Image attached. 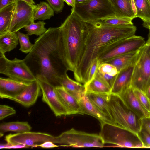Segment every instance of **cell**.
Instances as JSON below:
<instances>
[{"mask_svg":"<svg viewBox=\"0 0 150 150\" xmlns=\"http://www.w3.org/2000/svg\"><path fill=\"white\" fill-rule=\"evenodd\" d=\"M23 59L36 79L42 76L55 87L61 86L68 70L59 27L49 28L35 39L32 50Z\"/></svg>","mask_w":150,"mask_h":150,"instance_id":"1","label":"cell"},{"mask_svg":"<svg viewBox=\"0 0 150 150\" xmlns=\"http://www.w3.org/2000/svg\"><path fill=\"white\" fill-rule=\"evenodd\" d=\"M88 28L78 68L74 74L77 81L86 83L93 60L115 47L123 40L135 35L133 25H105L98 21L87 23Z\"/></svg>","mask_w":150,"mask_h":150,"instance_id":"2","label":"cell"},{"mask_svg":"<svg viewBox=\"0 0 150 150\" xmlns=\"http://www.w3.org/2000/svg\"><path fill=\"white\" fill-rule=\"evenodd\" d=\"M59 27L66 67L74 74L83 49L88 24L72 8L70 14Z\"/></svg>","mask_w":150,"mask_h":150,"instance_id":"3","label":"cell"},{"mask_svg":"<svg viewBox=\"0 0 150 150\" xmlns=\"http://www.w3.org/2000/svg\"><path fill=\"white\" fill-rule=\"evenodd\" d=\"M108 103L112 118L118 126L132 133L139 139L141 119L130 110L117 95L109 94Z\"/></svg>","mask_w":150,"mask_h":150,"instance_id":"4","label":"cell"},{"mask_svg":"<svg viewBox=\"0 0 150 150\" xmlns=\"http://www.w3.org/2000/svg\"><path fill=\"white\" fill-rule=\"evenodd\" d=\"M74 11L86 23L95 22L116 16L110 0H91L76 3Z\"/></svg>","mask_w":150,"mask_h":150,"instance_id":"5","label":"cell"},{"mask_svg":"<svg viewBox=\"0 0 150 150\" xmlns=\"http://www.w3.org/2000/svg\"><path fill=\"white\" fill-rule=\"evenodd\" d=\"M99 135L104 143L126 148H143V145L136 135L124 129L105 123L100 124Z\"/></svg>","mask_w":150,"mask_h":150,"instance_id":"6","label":"cell"},{"mask_svg":"<svg viewBox=\"0 0 150 150\" xmlns=\"http://www.w3.org/2000/svg\"><path fill=\"white\" fill-rule=\"evenodd\" d=\"M0 73L13 80L30 84L37 79L25 63L24 59L16 58L11 60L5 54L0 53Z\"/></svg>","mask_w":150,"mask_h":150,"instance_id":"7","label":"cell"},{"mask_svg":"<svg viewBox=\"0 0 150 150\" xmlns=\"http://www.w3.org/2000/svg\"><path fill=\"white\" fill-rule=\"evenodd\" d=\"M150 85V46L145 43L140 49L133 70L131 86L146 93Z\"/></svg>","mask_w":150,"mask_h":150,"instance_id":"8","label":"cell"},{"mask_svg":"<svg viewBox=\"0 0 150 150\" xmlns=\"http://www.w3.org/2000/svg\"><path fill=\"white\" fill-rule=\"evenodd\" d=\"M62 146L75 147H102L105 143L99 134L79 131L74 128L64 132L58 136Z\"/></svg>","mask_w":150,"mask_h":150,"instance_id":"9","label":"cell"},{"mask_svg":"<svg viewBox=\"0 0 150 150\" xmlns=\"http://www.w3.org/2000/svg\"><path fill=\"white\" fill-rule=\"evenodd\" d=\"M7 143L11 145L25 144L28 147H37L43 143L50 141L59 144L58 136H54L49 134L30 131L10 134L5 137Z\"/></svg>","mask_w":150,"mask_h":150,"instance_id":"10","label":"cell"},{"mask_svg":"<svg viewBox=\"0 0 150 150\" xmlns=\"http://www.w3.org/2000/svg\"><path fill=\"white\" fill-rule=\"evenodd\" d=\"M36 5H32L16 0V5L8 31L16 33L28 25L34 23Z\"/></svg>","mask_w":150,"mask_h":150,"instance_id":"11","label":"cell"},{"mask_svg":"<svg viewBox=\"0 0 150 150\" xmlns=\"http://www.w3.org/2000/svg\"><path fill=\"white\" fill-rule=\"evenodd\" d=\"M37 79L41 88L43 101L48 105L56 116L67 115L66 111L60 100L56 87L42 76H38Z\"/></svg>","mask_w":150,"mask_h":150,"instance_id":"12","label":"cell"},{"mask_svg":"<svg viewBox=\"0 0 150 150\" xmlns=\"http://www.w3.org/2000/svg\"><path fill=\"white\" fill-rule=\"evenodd\" d=\"M144 38L135 35L122 40L115 47L101 55L98 59L104 62L116 56L140 49L145 43Z\"/></svg>","mask_w":150,"mask_h":150,"instance_id":"13","label":"cell"},{"mask_svg":"<svg viewBox=\"0 0 150 150\" xmlns=\"http://www.w3.org/2000/svg\"><path fill=\"white\" fill-rule=\"evenodd\" d=\"M117 95L126 106L139 118L142 119L149 117L150 113L141 105L134 94L132 86L125 89Z\"/></svg>","mask_w":150,"mask_h":150,"instance_id":"14","label":"cell"},{"mask_svg":"<svg viewBox=\"0 0 150 150\" xmlns=\"http://www.w3.org/2000/svg\"><path fill=\"white\" fill-rule=\"evenodd\" d=\"M41 92L39 84L37 79L29 84L20 94L9 99L28 107L35 103Z\"/></svg>","mask_w":150,"mask_h":150,"instance_id":"15","label":"cell"},{"mask_svg":"<svg viewBox=\"0 0 150 150\" xmlns=\"http://www.w3.org/2000/svg\"><path fill=\"white\" fill-rule=\"evenodd\" d=\"M29 84L9 78H0V97L9 99L21 92Z\"/></svg>","mask_w":150,"mask_h":150,"instance_id":"16","label":"cell"},{"mask_svg":"<svg viewBox=\"0 0 150 150\" xmlns=\"http://www.w3.org/2000/svg\"><path fill=\"white\" fill-rule=\"evenodd\" d=\"M56 88L67 115L76 114L83 115L78 100L68 93L62 86H57Z\"/></svg>","mask_w":150,"mask_h":150,"instance_id":"17","label":"cell"},{"mask_svg":"<svg viewBox=\"0 0 150 150\" xmlns=\"http://www.w3.org/2000/svg\"><path fill=\"white\" fill-rule=\"evenodd\" d=\"M79 101L83 115L86 114L91 116L97 119L100 124L105 123L118 127L112 119L95 107L90 101L86 94Z\"/></svg>","mask_w":150,"mask_h":150,"instance_id":"18","label":"cell"},{"mask_svg":"<svg viewBox=\"0 0 150 150\" xmlns=\"http://www.w3.org/2000/svg\"><path fill=\"white\" fill-rule=\"evenodd\" d=\"M134 65L120 71L111 90V93L118 95L125 89L131 86V83Z\"/></svg>","mask_w":150,"mask_h":150,"instance_id":"19","label":"cell"},{"mask_svg":"<svg viewBox=\"0 0 150 150\" xmlns=\"http://www.w3.org/2000/svg\"><path fill=\"white\" fill-rule=\"evenodd\" d=\"M140 49L116 56L104 62L115 66L119 72L127 67L134 65L139 57Z\"/></svg>","mask_w":150,"mask_h":150,"instance_id":"20","label":"cell"},{"mask_svg":"<svg viewBox=\"0 0 150 150\" xmlns=\"http://www.w3.org/2000/svg\"><path fill=\"white\" fill-rule=\"evenodd\" d=\"M116 15V16L128 18H135V13L133 0H110Z\"/></svg>","mask_w":150,"mask_h":150,"instance_id":"21","label":"cell"},{"mask_svg":"<svg viewBox=\"0 0 150 150\" xmlns=\"http://www.w3.org/2000/svg\"><path fill=\"white\" fill-rule=\"evenodd\" d=\"M60 86L79 101L86 94L84 85L73 80L67 74L61 80Z\"/></svg>","mask_w":150,"mask_h":150,"instance_id":"22","label":"cell"},{"mask_svg":"<svg viewBox=\"0 0 150 150\" xmlns=\"http://www.w3.org/2000/svg\"><path fill=\"white\" fill-rule=\"evenodd\" d=\"M109 94H98L92 93H86V95L90 101L95 107L105 115L112 119L108 103Z\"/></svg>","mask_w":150,"mask_h":150,"instance_id":"23","label":"cell"},{"mask_svg":"<svg viewBox=\"0 0 150 150\" xmlns=\"http://www.w3.org/2000/svg\"><path fill=\"white\" fill-rule=\"evenodd\" d=\"M17 33L8 31L0 34V53L4 54L15 49L18 44Z\"/></svg>","mask_w":150,"mask_h":150,"instance_id":"24","label":"cell"},{"mask_svg":"<svg viewBox=\"0 0 150 150\" xmlns=\"http://www.w3.org/2000/svg\"><path fill=\"white\" fill-rule=\"evenodd\" d=\"M84 85L86 93H92L101 94L111 93L110 88L97 74L93 79Z\"/></svg>","mask_w":150,"mask_h":150,"instance_id":"25","label":"cell"},{"mask_svg":"<svg viewBox=\"0 0 150 150\" xmlns=\"http://www.w3.org/2000/svg\"><path fill=\"white\" fill-rule=\"evenodd\" d=\"M31 129L30 125L27 122H4L0 125V136L8 132L23 133L30 131Z\"/></svg>","mask_w":150,"mask_h":150,"instance_id":"26","label":"cell"},{"mask_svg":"<svg viewBox=\"0 0 150 150\" xmlns=\"http://www.w3.org/2000/svg\"><path fill=\"white\" fill-rule=\"evenodd\" d=\"M16 2L0 10V34L8 31Z\"/></svg>","mask_w":150,"mask_h":150,"instance_id":"27","label":"cell"},{"mask_svg":"<svg viewBox=\"0 0 150 150\" xmlns=\"http://www.w3.org/2000/svg\"><path fill=\"white\" fill-rule=\"evenodd\" d=\"M54 12L48 3L41 1L36 5L34 20L44 21L50 19L54 16Z\"/></svg>","mask_w":150,"mask_h":150,"instance_id":"28","label":"cell"},{"mask_svg":"<svg viewBox=\"0 0 150 150\" xmlns=\"http://www.w3.org/2000/svg\"><path fill=\"white\" fill-rule=\"evenodd\" d=\"M136 11V18L143 21L150 19V4L148 0H133Z\"/></svg>","mask_w":150,"mask_h":150,"instance_id":"29","label":"cell"},{"mask_svg":"<svg viewBox=\"0 0 150 150\" xmlns=\"http://www.w3.org/2000/svg\"><path fill=\"white\" fill-rule=\"evenodd\" d=\"M46 23L43 21H39L36 23L30 24L25 28L27 32V34L29 36L34 35L37 36H40L47 30L45 27Z\"/></svg>","mask_w":150,"mask_h":150,"instance_id":"30","label":"cell"},{"mask_svg":"<svg viewBox=\"0 0 150 150\" xmlns=\"http://www.w3.org/2000/svg\"><path fill=\"white\" fill-rule=\"evenodd\" d=\"M132 20L130 18L115 16L109 17L98 21L103 25H133Z\"/></svg>","mask_w":150,"mask_h":150,"instance_id":"31","label":"cell"},{"mask_svg":"<svg viewBox=\"0 0 150 150\" xmlns=\"http://www.w3.org/2000/svg\"><path fill=\"white\" fill-rule=\"evenodd\" d=\"M20 45L19 50L25 53H29L32 50L34 44L30 41L28 36L18 31L17 32Z\"/></svg>","mask_w":150,"mask_h":150,"instance_id":"32","label":"cell"},{"mask_svg":"<svg viewBox=\"0 0 150 150\" xmlns=\"http://www.w3.org/2000/svg\"><path fill=\"white\" fill-rule=\"evenodd\" d=\"M132 88L134 94L141 105L150 113V100L146 93L138 89L133 87Z\"/></svg>","mask_w":150,"mask_h":150,"instance_id":"33","label":"cell"},{"mask_svg":"<svg viewBox=\"0 0 150 150\" xmlns=\"http://www.w3.org/2000/svg\"><path fill=\"white\" fill-rule=\"evenodd\" d=\"M98 71L100 73L107 74L110 75H116L118 71L116 67L109 63L100 62Z\"/></svg>","mask_w":150,"mask_h":150,"instance_id":"34","label":"cell"},{"mask_svg":"<svg viewBox=\"0 0 150 150\" xmlns=\"http://www.w3.org/2000/svg\"><path fill=\"white\" fill-rule=\"evenodd\" d=\"M100 62L98 58H95L92 62L88 72L85 84L90 82L95 77Z\"/></svg>","mask_w":150,"mask_h":150,"instance_id":"35","label":"cell"},{"mask_svg":"<svg viewBox=\"0 0 150 150\" xmlns=\"http://www.w3.org/2000/svg\"><path fill=\"white\" fill-rule=\"evenodd\" d=\"M54 12L58 14L61 12L64 6L63 0H46Z\"/></svg>","mask_w":150,"mask_h":150,"instance_id":"36","label":"cell"},{"mask_svg":"<svg viewBox=\"0 0 150 150\" xmlns=\"http://www.w3.org/2000/svg\"><path fill=\"white\" fill-rule=\"evenodd\" d=\"M16 112L12 107L6 105H0V120L8 116L15 114Z\"/></svg>","mask_w":150,"mask_h":150,"instance_id":"37","label":"cell"},{"mask_svg":"<svg viewBox=\"0 0 150 150\" xmlns=\"http://www.w3.org/2000/svg\"><path fill=\"white\" fill-rule=\"evenodd\" d=\"M138 136L143 148H150V134L146 130L142 127Z\"/></svg>","mask_w":150,"mask_h":150,"instance_id":"38","label":"cell"},{"mask_svg":"<svg viewBox=\"0 0 150 150\" xmlns=\"http://www.w3.org/2000/svg\"><path fill=\"white\" fill-rule=\"evenodd\" d=\"M96 74L110 88L111 90L117 74L115 76H111L107 74L100 73L98 71Z\"/></svg>","mask_w":150,"mask_h":150,"instance_id":"39","label":"cell"},{"mask_svg":"<svg viewBox=\"0 0 150 150\" xmlns=\"http://www.w3.org/2000/svg\"><path fill=\"white\" fill-rule=\"evenodd\" d=\"M142 127L150 134V118L145 117L141 119Z\"/></svg>","mask_w":150,"mask_h":150,"instance_id":"40","label":"cell"},{"mask_svg":"<svg viewBox=\"0 0 150 150\" xmlns=\"http://www.w3.org/2000/svg\"><path fill=\"white\" fill-rule=\"evenodd\" d=\"M39 146L45 148H53L62 146V145H57L54 143L50 141L45 142L41 144Z\"/></svg>","mask_w":150,"mask_h":150,"instance_id":"41","label":"cell"},{"mask_svg":"<svg viewBox=\"0 0 150 150\" xmlns=\"http://www.w3.org/2000/svg\"><path fill=\"white\" fill-rule=\"evenodd\" d=\"M16 0H0V10L15 2Z\"/></svg>","mask_w":150,"mask_h":150,"instance_id":"42","label":"cell"},{"mask_svg":"<svg viewBox=\"0 0 150 150\" xmlns=\"http://www.w3.org/2000/svg\"><path fill=\"white\" fill-rule=\"evenodd\" d=\"M64 2H65L67 4L72 7V8L74 9L76 6V2L75 0H63Z\"/></svg>","mask_w":150,"mask_h":150,"instance_id":"43","label":"cell"},{"mask_svg":"<svg viewBox=\"0 0 150 150\" xmlns=\"http://www.w3.org/2000/svg\"><path fill=\"white\" fill-rule=\"evenodd\" d=\"M29 147L26 145L23 144H17L16 145H11L9 147L8 149L11 148H25Z\"/></svg>","mask_w":150,"mask_h":150,"instance_id":"44","label":"cell"},{"mask_svg":"<svg viewBox=\"0 0 150 150\" xmlns=\"http://www.w3.org/2000/svg\"><path fill=\"white\" fill-rule=\"evenodd\" d=\"M143 26L150 30V19L143 21Z\"/></svg>","mask_w":150,"mask_h":150,"instance_id":"45","label":"cell"},{"mask_svg":"<svg viewBox=\"0 0 150 150\" xmlns=\"http://www.w3.org/2000/svg\"><path fill=\"white\" fill-rule=\"evenodd\" d=\"M25 1L29 4L32 5H35V3L34 0H21Z\"/></svg>","mask_w":150,"mask_h":150,"instance_id":"46","label":"cell"},{"mask_svg":"<svg viewBox=\"0 0 150 150\" xmlns=\"http://www.w3.org/2000/svg\"><path fill=\"white\" fill-rule=\"evenodd\" d=\"M76 3H81L87 2L91 0H75Z\"/></svg>","mask_w":150,"mask_h":150,"instance_id":"47","label":"cell"},{"mask_svg":"<svg viewBox=\"0 0 150 150\" xmlns=\"http://www.w3.org/2000/svg\"><path fill=\"white\" fill-rule=\"evenodd\" d=\"M146 93L150 100V85L147 89Z\"/></svg>","mask_w":150,"mask_h":150,"instance_id":"48","label":"cell"},{"mask_svg":"<svg viewBox=\"0 0 150 150\" xmlns=\"http://www.w3.org/2000/svg\"><path fill=\"white\" fill-rule=\"evenodd\" d=\"M146 43L150 46V30L149 31V33L148 35V39L146 41Z\"/></svg>","mask_w":150,"mask_h":150,"instance_id":"49","label":"cell"},{"mask_svg":"<svg viewBox=\"0 0 150 150\" xmlns=\"http://www.w3.org/2000/svg\"><path fill=\"white\" fill-rule=\"evenodd\" d=\"M149 3V4H150V0H148Z\"/></svg>","mask_w":150,"mask_h":150,"instance_id":"50","label":"cell"},{"mask_svg":"<svg viewBox=\"0 0 150 150\" xmlns=\"http://www.w3.org/2000/svg\"><path fill=\"white\" fill-rule=\"evenodd\" d=\"M149 118H150V117H149Z\"/></svg>","mask_w":150,"mask_h":150,"instance_id":"51","label":"cell"}]
</instances>
